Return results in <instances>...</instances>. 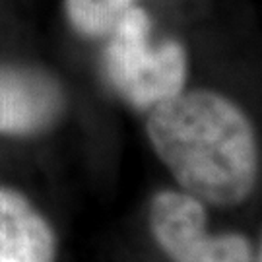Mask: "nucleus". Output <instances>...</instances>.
<instances>
[{
    "label": "nucleus",
    "instance_id": "f257e3e1",
    "mask_svg": "<svg viewBox=\"0 0 262 262\" xmlns=\"http://www.w3.org/2000/svg\"><path fill=\"white\" fill-rule=\"evenodd\" d=\"M146 132L181 188L200 202L237 206L253 192L258 175L254 128L225 95L181 92L151 107Z\"/></svg>",
    "mask_w": 262,
    "mask_h": 262
},
{
    "label": "nucleus",
    "instance_id": "f03ea898",
    "mask_svg": "<svg viewBox=\"0 0 262 262\" xmlns=\"http://www.w3.org/2000/svg\"><path fill=\"white\" fill-rule=\"evenodd\" d=\"M103 68L115 92L134 109L151 107L183 92L188 58L175 39L151 43V19L134 4L107 35Z\"/></svg>",
    "mask_w": 262,
    "mask_h": 262
},
{
    "label": "nucleus",
    "instance_id": "7ed1b4c3",
    "mask_svg": "<svg viewBox=\"0 0 262 262\" xmlns=\"http://www.w3.org/2000/svg\"><path fill=\"white\" fill-rule=\"evenodd\" d=\"M206 222L204 202L188 192L161 190L151 198V235L173 262H256L245 235H210Z\"/></svg>",
    "mask_w": 262,
    "mask_h": 262
},
{
    "label": "nucleus",
    "instance_id": "20e7f679",
    "mask_svg": "<svg viewBox=\"0 0 262 262\" xmlns=\"http://www.w3.org/2000/svg\"><path fill=\"white\" fill-rule=\"evenodd\" d=\"M64 109V90L47 70L0 62V134L19 138L45 134Z\"/></svg>",
    "mask_w": 262,
    "mask_h": 262
},
{
    "label": "nucleus",
    "instance_id": "39448f33",
    "mask_svg": "<svg viewBox=\"0 0 262 262\" xmlns=\"http://www.w3.org/2000/svg\"><path fill=\"white\" fill-rule=\"evenodd\" d=\"M56 235L21 192L0 187V262H55Z\"/></svg>",
    "mask_w": 262,
    "mask_h": 262
},
{
    "label": "nucleus",
    "instance_id": "423d86ee",
    "mask_svg": "<svg viewBox=\"0 0 262 262\" xmlns=\"http://www.w3.org/2000/svg\"><path fill=\"white\" fill-rule=\"evenodd\" d=\"M134 4L136 0H64V14L78 35L101 39Z\"/></svg>",
    "mask_w": 262,
    "mask_h": 262
},
{
    "label": "nucleus",
    "instance_id": "0eeeda50",
    "mask_svg": "<svg viewBox=\"0 0 262 262\" xmlns=\"http://www.w3.org/2000/svg\"><path fill=\"white\" fill-rule=\"evenodd\" d=\"M256 262H262V245H260V251H258V258H256Z\"/></svg>",
    "mask_w": 262,
    "mask_h": 262
}]
</instances>
